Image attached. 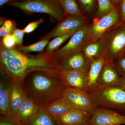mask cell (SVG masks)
I'll list each match as a JSON object with an SVG mask.
<instances>
[{
  "mask_svg": "<svg viewBox=\"0 0 125 125\" xmlns=\"http://www.w3.org/2000/svg\"><path fill=\"white\" fill-rule=\"evenodd\" d=\"M87 23L86 18L67 16L58 23L52 30L42 37L41 39H47L50 40L58 36L76 32Z\"/></svg>",
  "mask_w": 125,
  "mask_h": 125,
  "instance_id": "9",
  "label": "cell"
},
{
  "mask_svg": "<svg viewBox=\"0 0 125 125\" xmlns=\"http://www.w3.org/2000/svg\"><path fill=\"white\" fill-rule=\"evenodd\" d=\"M52 55L45 51L36 55L25 54L15 48H5L0 43V70L23 89V81L32 72L45 71L60 77V70Z\"/></svg>",
  "mask_w": 125,
  "mask_h": 125,
  "instance_id": "1",
  "label": "cell"
},
{
  "mask_svg": "<svg viewBox=\"0 0 125 125\" xmlns=\"http://www.w3.org/2000/svg\"><path fill=\"white\" fill-rule=\"evenodd\" d=\"M120 16L122 22L125 21V0H121Z\"/></svg>",
  "mask_w": 125,
  "mask_h": 125,
  "instance_id": "33",
  "label": "cell"
},
{
  "mask_svg": "<svg viewBox=\"0 0 125 125\" xmlns=\"http://www.w3.org/2000/svg\"><path fill=\"white\" fill-rule=\"evenodd\" d=\"M114 63L120 75L125 78V57L119 58Z\"/></svg>",
  "mask_w": 125,
  "mask_h": 125,
  "instance_id": "28",
  "label": "cell"
},
{
  "mask_svg": "<svg viewBox=\"0 0 125 125\" xmlns=\"http://www.w3.org/2000/svg\"><path fill=\"white\" fill-rule=\"evenodd\" d=\"M10 84L7 85L1 81L0 83V113L2 116H9L10 113Z\"/></svg>",
  "mask_w": 125,
  "mask_h": 125,
  "instance_id": "19",
  "label": "cell"
},
{
  "mask_svg": "<svg viewBox=\"0 0 125 125\" xmlns=\"http://www.w3.org/2000/svg\"><path fill=\"white\" fill-rule=\"evenodd\" d=\"M7 5L17 8L27 15L40 13L48 15L52 22H60L67 17L58 0H24L9 2Z\"/></svg>",
  "mask_w": 125,
  "mask_h": 125,
  "instance_id": "3",
  "label": "cell"
},
{
  "mask_svg": "<svg viewBox=\"0 0 125 125\" xmlns=\"http://www.w3.org/2000/svg\"><path fill=\"white\" fill-rule=\"evenodd\" d=\"M89 121L92 125H125V116L111 109L98 107L91 115Z\"/></svg>",
  "mask_w": 125,
  "mask_h": 125,
  "instance_id": "10",
  "label": "cell"
},
{
  "mask_svg": "<svg viewBox=\"0 0 125 125\" xmlns=\"http://www.w3.org/2000/svg\"><path fill=\"white\" fill-rule=\"evenodd\" d=\"M98 108L113 110L125 116V90L118 86L98 87L89 93Z\"/></svg>",
  "mask_w": 125,
  "mask_h": 125,
  "instance_id": "4",
  "label": "cell"
},
{
  "mask_svg": "<svg viewBox=\"0 0 125 125\" xmlns=\"http://www.w3.org/2000/svg\"><path fill=\"white\" fill-rule=\"evenodd\" d=\"M120 14L117 6L99 20L90 25L88 43L98 40L110 28L120 23Z\"/></svg>",
  "mask_w": 125,
  "mask_h": 125,
  "instance_id": "8",
  "label": "cell"
},
{
  "mask_svg": "<svg viewBox=\"0 0 125 125\" xmlns=\"http://www.w3.org/2000/svg\"><path fill=\"white\" fill-rule=\"evenodd\" d=\"M91 61L87 59L83 51L76 52L57 62L59 70H80L88 72Z\"/></svg>",
  "mask_w": 125,
  "mask_h": 125,
  "instance_id": "11",
  "label": "cell"
},
{
  "mask_svg": "<svg viewBox=\"0 0 125 125\" xmlns=\"http://www.w3.org/2000/svg\"><path fill=\"white\" fill-rule=\"evenodd\" d=\"M7 19L3 17H0V25L1 27L2 26L4 23L5 21Z\"/></svg>",
  "mask_w": 125,
  "mask_h": 125,
  "instance_id": "37",
  "label": "cell"
},
{
  "mask_svg": "<svg viewBox=\"0 0 125 125\" xmlns=\"http://www.w3.org/2000/svg\"><path fill=\"white\" fill-rule=\"evenodd\" d=\"M105 61V58L103 56L91 61L87 75L88 93L98 88L99 79Z\"/></svg>",
  "mask_w": 125,
  "mask_h": 125,
  "instance_id": "16",
  "label": "cell"
},
{
  "mask_svg": "<svg viewBox=\"0 0 125 125\" xmlns=\"http://www.w3.org/2000/svg\"><path fill=\"white\" fill-rule=\"evenodd\" d=\"M65 88L60 77L45 71L32 72L25 76L23 82L27 97L41 106L61 97Z\"/></svg>",
  "mask_w": 125,
  "mask_h": 125,
  "instance_id": "2",
  "label": "cell"
},
{
  "mask_svg": "<svg viewBox=\"0 0 125 125\" xmlns=\"http://www.w3.org/2000/svg\"><path fill=\"white\" fill-rule=\"evenodd\" d=\"M0 125H19L13 119L9 116L4 117L0 116Z\"/></svg>",
  "mask_w": 125,
  "mask_h": 125,
  "instance_id": "31",
  "label": "cell"
},
{
  "mask_svg": "<svg viewBox=\"0 0 125 125\" xmlns=\"http://www.w3.org/2000/svg\"><path fill=\"white\" fill-rule=\"evenodd\" d=\"M114 5L116 6L117 4L118 3L120 0H110Z\"/></svg>",
  "mask_w": 125,
  "mask_h": 125,
  "instance_id": "38",
  "label": "cell"
},
{
  "mask_svg": "<svg viewBox=\"0 0 125 125\" xmlns=\"http://www.w3.org/2000/svg\"><path fill=\"white\" fill-rule=\"evenodd\" d=\"M97 15L99 17L107 14L116 6L110 0H97Z\"/></svg>",
  "mask_w": 125,
  "mask_h": 125,
  "instance_id": "25",
  "label": "cell"
},
{
  "mask_svg": "<svg viewBox=\"0 0 125 125\" xmlns=\"http://www.w3.org/2000/svg\"><path fill=\"white\" fill-rule=\"evenodd\" d=\"M123 57H125V55H124L123 56Z\"/></svg>",
  "mask_w": 125,
  "mask_h": 125,
  "instance_id": "40",
  "label": "cell"
},
{
  "mask_svg": "<svg viewBox=\"0 0 125 125\" xmlns=\"http://www.w3.org/2000/svg\"><path fill=\"white\" fill-rule=\"evenodd\" d=\"M80 125H92V124L90 123L89 121L87 122H85V123H83V124H81Z\"/></svg>",
  "mask_w": 125,
  "mask_h": 125,
  "instance_id": "39",
  "label": "cell"
},
{
  "mask_svg": "<svg viewBox=\"0 0 125 125\" xmlns=\"http://www.w3.org/2000/svg\"><path fill=\"white\" fill-rule=\"evenodd\" d=\"M61 97L73 109L87 112L91 115L98 108L89 93L84 90L66 87Z\"/></svg>",
  "mask_w": 125,
  "mask_h": 125,
  "instance_id": "7",
  "label": "cell"
},
{
  "mask_svg": "<svg viewBox=\"0 0 125 125\" xmlns=\"http://www.w3.org/2000/svg\"><path fill=\"white\" fill-rule=\"evenodd\" d=\"M78 4L88 13L93 11L95 6V0H76Z\"/></svg>",
  "mask_w": 125,
  "mask_h": 125,
  "instance_id": "27",
  "label": "cell"
},
{
  "mask_svg": "<svg viewBox=\"0 0 125 125\" xmlns=\"http://www.w3.org/2000/svg\"><path fill=\"white\" fill-rule=\"evenodd\" d=\"M41 107L35 101L28 97L13 119L19 125H25L37 114Z\"/></svg>",
  "mask_w": 125,
  "mask_h": 125,
  "instance_id": "13",
  "label": "cell"
},
{
  "mask_svg": "<svg viewBox=\"0 0 125 125\" xmlns=\"http://www.w3.org/2000/svg\"><path fill=\"white\" fill-rule=\"evenodd\" d=\"M24 33L23 30L17 28L13 31L12 34L13 35L16 40L17 46H22L23 39Z\"/></svg>",
  "mask_w": 125,
  "mask_h": 125,
  "instance_id": "30",
  "label": "cell"
},
{
  "mask_svg": "<svg viewBox=\"0 0 125 125\" xmlns=\"http://www.w3.org/2000/svg\"><path fill=\"white\" fill-rule=\"evenodd\" d=\"M16 25L17 24L15 21L11 19H7L5 21L4 25L2 26L9 30L13 32L14 30L16 28Z\"/></svg>",
  "mask_w": 125,
  "mask_h": 125,
  "instance_id": "32",
  "label": "cell"
},
{
  "mask_svg": "<svg viewBox=\"0 0 125 125\" xmlns=\"http://www.w3.org/2000/svg\"><path fill=\"white\" fill-rule=\"evenodd\" d=\"M10 87V113L9 117L14 119L18 110L28 97L24 90L17 84L11 81Z\"/></svg>",
  "mask_w": 125,
  "mask_h": 125,
  "instance_id": "17",
  "label": "cell"
},
{
  "mask_svg": "<svg viewBox=\"0 0 125 125\" xmlns=\"http://www.w3.org/2000/svg\"><path fill=\"white\" fill-rule=\"evenodd\" d=\"M67 16H76L86 18L83 14L76 0H58Z\"/></svg>",
  "mask_w": 125,
  "mask_h": 125,
  "instance_id": "22",
  "label": "cell"
},
{
  "mask_svg": "<svg viewBox=\"0 0 125 125\" xmlns=\"http://www.w3.org/2000/svg\"><path fill=\"white\" fill-rule=\"evenodd\" d=\"M5 48L11 49L14 48L16 45V40L12 34L5 36L2 38L0 43Z\"/></svg>",
  "mask_w": 125,
  "mask_h": 125,
  "instance_id": "26",
  "label": "cell"
},
{
  "mask_svg": "<svg viewBox=\"0 0 125 125\" xmlns=\"http://www.w3.org/2000/svg\"><path fill=\"white\" fill-rule=\"evenodd\" d=\"M60 71V78L66 87L88 92L87 72L80 70Z\"/></svg>",
  "mask_w": 125,
  "mask_h": 125,
  "instance_id": "12",
  "label": "cell"
},
{
  "mask_svg": "<svg viewBox=\"0 0 125 125\" xmlns=\"http://www.w3.org/2000/svg\"><path fill=\"white\" fill-rule=\"evenodd\" d=\"M91 115L87 112L73 109L63 115L54 117L58 125H80L89 121Z\"/></svg>",
  "mask_w": 125,
  "mask_h": 125,
  "instance_id": "15",
  "label": "cell"
},
{
  "mask_svg": "<svg viewBox=\"0 0 125 125\" xmlns=\"http://www.w3.org/2000/svg\"><path fill=\"white\" fill-rule=\"evenodd\" d=\"M125 90V78L121 76L119 80L118 86Z\"/></svg>",
  "mask_w": 125,
  "mask_h": 125,
  "instance_id": "35",
  "label": "cell"
},
{
  "mask_svg": "<svg viewBox=\"0 0 125 125\" xmlns=\"http://www.w3.org/2000/svg\"><path fill=\"white\" fill-rule=\"evenodd\" d=\"M42 106L54 117L60 116L73 109L62 97L55 99Z\"/></svg>",
  "mask_w": 125,
  "mask_h": 125,
  "instance_id": "18",
  "label": "cell"
},
{
  "mask_svg": "<svg viewBox=\"0 0 125 125\" xmlns=\"http://www.w3.org/2000/svg\"><path fill=\"white\" fill-rule=\"evenodd\" d=\"M75 32H72L55 38L53 40L48 43L45 48V52L49 54L54 53V52L58 50L61 45L69 39Z\"/></svg>",
  "mask_w": 125,
  "mask_h": 125,
  "instance_id": "24",
  "label": "cell"
},
{
  "mask_svg": "<svg viewBox=\"0 0 125 125\" xmlns=\"http://www.w3.org/2000/svg\"><path fill=\"white\" fill-rule=\"evenodd\" d=\"M83 52L85 57L90 61L103 56V42L102 38L88 43Z\"/></svg>",
  "mask_w": 125,
  "mask_h": 125,
  "instance_id": "21",
  "label": "cell"
},
{
  "mask_svg": "<svg viewBox=\"0 0 125 125\" xmlns=\"http://www.w3.org/2000/svg\"><path fill=\"white\" fill-rule=\"evenodd\" d=\"M12 32L11 31L5 28L3 26H1L0 28V37H3L8 36L10 34H12Z\"/></svg>",
  "mask_w": 125,
  "mask_h": 125,
  "instance_id": "34",
  "label": "cell"
},
{
  "mask_svg": "<svg viewBox=\"0 0 125 125\" xmlns=\"http://www.w3.org/2000/svg\"><path fill=\"white\" fill-rule=\"evenodd\" d=\"M24 0H0V7H2L4 5L12 1H23Z\"/></svg>",
  "mask_w": 125,
  "mask_h": 125,
  "instance_id": "36",
  "label": "cell"
},
{
  "mask_svg": "<svg viewBox=\"0 0 125 125\" xmlns=\"http://www.w3.org/2000/svg\"><path fill=\"white\" fill-rule=\"evenodd\" d=\"M89 26L87 23L76 31L64 46L52 53L53 59L57 62L73 53L83 51L88 44Z\"/></svg>",
  "mask_w": 125,
  "mask_h": 125,
  "instance_id": "6",
  "label": "cell"
},
{
  "mask_svg": "<svg viewBox=\"0 0 125 125\" xmlns=\"http://www.w3.org/2000/svg\"><path fill=\"white\" fill-rule=\"evenodd\" d=\"M121 77L114 62L105 59L99 79L98 87L107 88L117 86Z\"/></svg>",
  "mask_w": 125,
  "mask_h": 125,
  "instance_id": "14",
  "label": "cell"
},
{
  "mask_svg": "<svg viewBox=\"0 0 125 125\" xmlns=\"http://www.w3.org/2000/svg\"><path fill=\"white\" fill-rule=\"evenodd\" d=\"M120 24L112 27L101 37L102 55L106 60L113 62L123 56L125 49V26Z\"/></svg>",
  "mask_w": 125,
  "mask_h": 125,
  "instance_id": "5",
  "label": "cell"
},
{
  "mask_svg": "<svg viewBox=\"0 0 125 125\" xmlns=\"http://www.w3.org/2000/svg\"><path fill=\"white\" fill-rule=\"evenodd\" d=\"M25 125H58L54 117L43 106L31 120Z\"/></svg>",
  "mask_w": 125,
  "mask_h": 125,
  "instance_id": "20",
  "label": "cell"
},
{
  "mask_svg": "<svg viewBox=\"0 0 125 125\" xmlns=\"http://www.w3.org/2000/svg\"><path fill=\"white\" fill-rule=\"evenodd\" d=\"M49 40L47 39H42L37 42L28 46H16L15 48L19 51L25 54L33 52H42L49 43Z\"/></svg>",
  "mask_w": 125,
  "mask_h": 125,
  "instance_id": "23",
  "label": "cell"
},
{
  "mask_svg": "<svg viewBox=\"0 0 125 125\" xmlns=\"http://www.w3.org/2000/svg\"><path fill=\"white\" fill-rule=\"evenodd\" d=\"M44 20L42 19H39L38 20L29 23L23 29L25 33H31L38 27L39 25L44 22Z\"/></svg>",
  "mask_w": 125,
  "mask_h": 125,
  "instance_id": "29",
  "label": "cell"
}]
</instances>
